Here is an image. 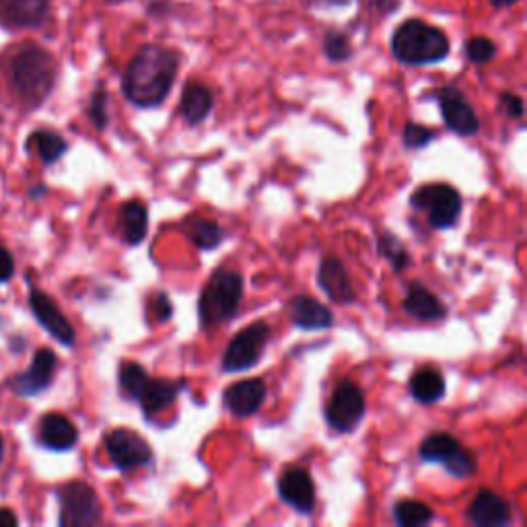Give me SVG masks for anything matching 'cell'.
<instances>
[{
    "label": "cell",
    "mask_w": 527,
    "mask_h": 527,
    "mask_svg": "<svg viewBox=\"0 0 527 527\" xmlns=\"http://www.w3.org/2000/svg\"><path fill=\"white\" fill-rule=\"evenodd\" d=\"M178 66L180 56L173 50L159 44L143 46L124 70V97L140 110L159 108L173 89Z\"/></svg>",
    "instance_id": "obj_1"
},
{
    "label": "cell",
    "mask_w": 527,
    "mask_h": 527,
    "mask_svg": "<svg viewBox=\"0 0 527 527\" xmlns=\"http://www.w3.org/2000/svg\"><path fill=\"white\" fill-rule=\"evenodd\" d=\"M9 81L13 91L29 108H35L46 101L56 85V60L54 56L38 46L25 44L9 58Z\"/></svg>",
    "instance_id": "obj_2"
},
{
    "label": "cell",
    "mask_w": 527,
    "mask_h": 527,
    "mask_svg": "<svg viewBox=\"0 0 527 527\" xmlns=\"http://www.w3.org/2000/svg\"><path fill=\"white\" fill-rule=\"evenodd\" d=\"M451 52L447 35L420 19L404 21L392 35V54L408 66H427L445 60Z\"/></svg>",
    "instance_id": "obj_3"
},
{
    "label": "cell",
    "mask_w": 527,
    "mask_h": 527,
    "mask_svg": "<svg viewBox=\"0 0 527 527\" xmlns=\"http://www.w3.org/2000/svg\"><path fill=\"white\" fill-rule=\"evenodd\" d=\"M243 287V276L233 268H217L210 274L198 299L200 326L210 330L235 320L243 301Z\"/></svg>",
    "instance_id": "obj_4"
},
{
    "label": "cell",
    "mask_w": 527,
    "mask_h": 527,
    "mask_svg": "<svg viewBox=\"0 0 527 527\" xmlns=\"http://www.w3.org/2000/svg\"><path fill=\"white\" fill-rule=\"evenodd\" d=\"M410 206L427 215L433 229H451L462 217V194L449 184H425L410 196Z\"/></svg>",
    "instance_id": "obj_5"
},
{
    "label": "cell",
    "mask_w": 527,
    "mask_h": 527,
    "mask_svg": "<svg viewBox=\"0 0 527 527\" xmlns=\"http://www.w3.org/2000/svg\"><path fill=\"white\" fill-rule=\"evenodd\" d=\"M418 458L425 464L443 466L453 478L468 480L478 472L474 455L449 433H433L418 447Z\"/></svg>",
    "instance_id": "obj_6"
},
{
    "label": "cell",
    "mask_w": 527,
    "mask_h": 527,
    "mask_svg": "<svg viewBox=\"0 0 527 527\" xmlns=\"http://www.w3.org/2000/svg\"><path fill=\"white\" fill-rule=\"evenodd\" d=\"M270 340V326L262 320L239 330L227 344L223 353V371L241 373L256 367L264 355V348Z\"/></svg>",
    "instance_id": "obj_7"
},
{
    "label": "cell",
    "mask_w": 527,
    "mask_h": 527,
    "mask_svg": "<svg viewBox=\"0 0 527 527\" xmlns=\"http://www.w3.org/2000/svg\"><path fill=\"white\" fill-rule=\"evenodd\" d=\"M367 400L365 392L355 381L342 379L326 404V423L332 431L344 435L353 433L365 416Z\"/></svg>",
    "instance_id": "obj_8"
},
{
    "label": "cell",
    "mask_w": 527,
    "mask_h": 527,
    "mask_svg": "<svg viewBox=\"0 0 527 527\" xmlns=\"http://www.w3.org/2000/svg\"><path fill=\"white\" fill-rule=\"evenodd\" d=\"M60 525L93 527L101 523L103 511L95 490L85 482H68L58 490Z\"/></svg>",
    "instance_id": "obj_9"
},
{
    "label": "cell",
    "mask_w": 527,
    "mask_h": 527,
    "mask_svg": "<svg viewBox=\"0 0 527 527\" xmlns=\"http://www.w3.org/2000/svg\"><path fill=\"white\" fill-rule=\"evenodd\" d=\"M103 443L105 449H108L112 464L124 474L140 468H149L155 462L153 447L132 429H114L112 433L105 435Z\"/></svg>",
    "instance_id": "obj_10"
},
{
    "label": "cell",
    "mask_w": 527,
    "mask_h": 527,
    "mask_svg": "<svg viewBox=\"0 0 527 527\" xmlns=\"http://www.w3.org/2000/svg\"><path fill=\"white\" fill-rule=\"evenodd\" d=\"M435 99L439 103L441 118L445 126L458 136H476L480 132V118L472 103L466 99V95L458 87H441L435 93Z\"/></svg>",
    "instance_id": "obj_11"
},
{
    "label": "cell",
    "mask_w": 527,
    "mask_h": 527,
    "mask_svg": "<svg viewBox=\"0 0 527 527\" xmlns=\"http://www.w3.org/2000/svg\"><path fill=\"white\" fill-rule=\"evenodd\" d=\"M50 13V0H0V29L9 33L42 29Z\"/></svg>",
    "instance_id": "obj_12"
},
{
    "label": "cell",
    "mask_w": 527,
    "mask_h": 527,
    "mask_svg": "<svg viewBox=\"0 0 527 527\" xmlns=\"http://www.w3.org/2000/svg\"><path fill=\"white\" fill-rule=\"evenodd\" d=\"M276 493L280 501L301 515H311L315 511V505H318V499H315V482L311 474L301 466L287 468L278 476Z\"/></svg>",
    "instance_id": "obj_13"
},
{
    "label": "cell",
    "mask_w": 527,
    "mask_h": 527,
    "mask_svg": "<svg viewBox=\"0 0 527 527\" xmlns=\"http://www.w3.org/2000/svg\"><path fill=\"white\" fill-rule=\"evenodd\" d=\"M266 394L268 385L262 377L241 379L223 392V406L237 418H250L264 406Z\"/></svg>",
    "instance_id": "obj_14"
},
{
    "label": "cell",
    "mask_w": 527,
    "mask_h": 527,
    "mask_svg": "<svg viewBox=\"0 0 527 527\" xmlns=\"http://www.w3.org/2000/svg\"><path fill=\"white\" fill-rule=\"evenodd\" d=\"M466 517L474 527H507L513 521V509L495 490L482 488L474 495Z\"/></svg>",
    "instance_id": "obj_15"
},
{
    "label": "cell",
    "mask_w": 527,
    "mask_h": 527,
    "mask_svg": "<svg viewBox=\"0 0 527 527\" xmlns=\"http://www.w3.org/2000/svg\"><path fill=\"white\" fill-rule=\"evenodd\" d=\"M29 303H31L35 320H38L46 328V332L54 340H58L64 346H73L75 344L77 334H75L73 324L66 320V315L58 309V305L44 291L31 289Z\"/></svg>",
    "instance_id": "obj_16"
},
{
    "label": "cell",
    "mask_w": 527,
    "mask_h": 527,
    "mask_svg": "<svg viewBox=\"0 0 527 527\" xmlns=\"http://www.w3.org/2000/svg\"><path fill=\"white\" fill-rule=\"evenodd\" d=\"M318 285L338 305H350L357 301L353 280H350V274L340 258H322L318 268Z\"/></svg>",
    "instance_id": "obj_17"
},
{
    "label": "cell",
    "mask_w": 527,
    "mask_h": 527,
    "mask_svg": "<svg viewBox=\"0 0 527 527\" xmlns=\"http://www.w3.org/2000/svg\"><path fill=\"white\" fill-rule=\"evenodd\" d=\"M188 388V381H178V379H155L149 377V381L145 383L143 392L138 394L136 402L140 404V410L145 412L147 418H153L161 412H165L167 408H171L175 404V400L180 398L182 390Z\"/></svg>",
    "instance_id": "obj_18"
},
{
    "label": "cell",
    "mask_w": 527,
    "mask_h": 527,
    "mask_svg": "<svg viewBox=\"0 0 527 527\" xmlns=\"http://www.w3.org/2000/svg\"><path fill=\"white\" fill-rule=\"evenodd\" d=\"M56 367H58V359L54 355V350L50 348L38 350V355H35L31 367L25 373L17 375L15 379L17 394L31 398V396H38L46 388H50Z\"/></svg>",
    "instance_id": "obj_19"
},
{
    "label": "cell",
    "mask_w": 527,
    "mask_h": 527,
    "mask_svg": "<svg viewBox=\"0 0 527 527\" xmlns=\"http://www.w3.org/2000/svg\"><path fill=\"white\" fill-rule=\"evenodd\" d=\"M289 318L295 328L311 330H328L334 326V313L322 301L309 295H295L289 303Z\"/></svg>",
    "instance_id": "obj_20"
},
{
    "label": "cell",
    "mask_w": 527,
    "mask_h": 527,
    "mask_svg": "<svg viewBox=\"0 0 527 527\" xmlns=\"http://www.w3.org/2000/svg\"><path fill=\"white\" fill-rule=\"evenodd\" d=\"M402 307L410 318L420 322H439L447 318V305L441 303V299L433 291H429L423 283L408 285Z\"/></svg>",
    "instance_id": "obj_21"
},
{
    "label": "cell",
    "mask_w": 527,
    "mask_h": 527,
    "mask_svg": "<svg viewBox=\"0 0 527 527\" xmlns=\"http://www.w3.org/2000/svg\"><path fill=\"white\" fill-rule=\"evenodd\" d=\"M40 441L44 447L54 451H68L73 449L79 441V429L70 418L58 412H50L42 418L40 423Z\"/></svg>",
    "instance_id": "obj_22"
},
{
    "label": "cell",
    "mask_w": 527,
    "mask_h": 527,
    "mask_svg": "<svg viewBox=\"0 0 527 527\" xmlns=\"http://www.w3.org/2000/svg\"><path fill=\"white\" fill-rule=\"evenodd\" d=\"M215 108V95L204 83L190 81L180 99V116L188 126H200Z\"/></svg>",
    "instance_id": "obj_23"
},
{
    "label": "cell",
    "mask_w": 527,
    "mask_h": 527,
    "mask_svg": "<svg viewBox=\"0 0 527 527\" xmlns=\"http://www.w3.org/2000/svg\"><path fill=\"white\" fill-rule=\"evenodd\" d=\"M149 231V210L140 200H128L120 208V233L126 245H140Z\"/></svg>",
    "instance_id": "obj_24"
},
{
    "label": "cell",
    "mask_w": 527,
    "mask_h": 527,
    "mask_svg": "<svg viewBox=\"0 0 527 527\" xmlns=\"http://www.w3.org/2000/svg\"><path fill=\"white\" fill-rule=\"evenodd\" d=\"M410 394L416 402L420 404H437L439 400H443L445 396V377L439 369L435 367H425V369H418L412 377H410Z\"/></svg>",
    "instance_id": "obj_25"
},
{
    "label": "cell",
    "mask_w": 527,
    "mask_h": 527,
    "mask_svg": "<svg viewBox=\"0 0 527 527\" xmlns=\"http://www.w3.org/2000/svg\"><path fill=\"white\" fill-rule=\"evenodd\" d=\"M184 227H186V235L190 237V241L196 245L198 250H204V252L217 250L227 237L225 229L213 219L190 217Z\"/></svg>",
    "instance_id": "obj_26"
},
{
    "label": "cell",
    "mask_w": 527,
    "mask_h": 527,
    "mask_svg": "<svg viewBox=\"0 0 527 527\" xmlns=\"http://www.w3.org/2000/svg\"><path fill=\"white\" fill-rule=\"evenodd\" d=\"M377 252L392 264L396 272H404L412 264V258L402 239L385 229L377 231Z\"/></svg>",
    "instance_id": "obj_27"
},
{
    "label": "cell",
    "mask_w": 527,
    "mask_h": 527,
    "mask_svg": "<svg viewBox=\"0 0 527 527\" xmlns=\"http://www.w3.org/2000/svg\"><path fill=\"white\" fill-rule=\"evenodd\" d=\"M435 519V511L423 503V501H412L404 499L394 505V521L400 527H420L429 525Z\"/></svg>",
    "instance_id": "obj_28"
},
{
    "label": "cell",
    "mask_w": 527,
    "mask_h": 527,
    "mask_svg": "<svg viewBox=\"0 0 527 527\" xmlns=\"http://www.w3.org/2000/svg\"><path fill=\"white\" fill-rule=\"evenodd\" d=\"M149 373L147 369L136 363V361H122L120 365V373H118V379H120V390L122 394L128 398V400H134L138 398V394L143 392L145 383L149 381Z\"/></svg>",
    "instance_id": "obj_29"
},
{
    "label": "cell",
    "mask_w": 527,
    "mask_h": 527,
    "mask_svg": "<svg viewBox=\"0 0 527 527\" xmlns=\"http://www.w3.org/2000/svg\"><path fill=\"white\" fill-rule=\"evenodd\" d=\"M29 145H35V149H38L40 159L46 165L58 161L66 153V149H68L66 140L58 132H54V130H38V132H35L29 138Z\"/></svg>",
    "instance_id": "obj_30"
},
{
    "label": "cell",
    "mask_w": 527,
    "mask_h": 527,
    "mask_svg": "<svg viewBox=\"0 0 527 527\" xmlns=\"http://www.w3.org/2000/svg\"><path fill=\"white\" fill-rule=\"evenodd\" d=\"M324 54L330 62L338 64V62H346V60L353 58L355 48L344 33L330 31V33H326V38H324Z\"/></svg>",
    "instance_id": "obj_31"
},
{
    "label": "cell",
    "mask_w": 527,
    "mask_h": 527,
    "mask_svg": "<svg viewBox=\"0 0 527 527\" xmlns=\"http://www.w3.org/2000/svg\"><path fill=\"white\" fill-rule=\"evenodd\" d=\"M437 138V130L423 126V124H416V122H408L404 126V145L410 151H420L425 149L427 145H431L433 140Z\"/></svg>",
    "instance_id": "obj_32"
},
{
    "label": "cell",
    "mask_w": 527,
    "mask_h": 527,
    "mask_svg": "<svg viewBox=\"0 0 527 527\" xmlns=\"http://www.w3.org/2000/svg\"><path fill=\"white\" fill-rule=\"evenodd\" d=\"M108 91H105L103 85H99L93 95H91V101H89V120L93 122V126L97 130H105V126H108L110 122V116H108Z\"/></svg>",
    "instance_id": "obj_33"
},
{
    "label": "cell",
    "mask_w": 527,
    "mask_h": 527,
    "mask_svg": "<svg viewBox=\"0 0 527 527\" xmlns=\"http://www.w3.org/2000/svg\"><path fill=\"white\" fill-rule=\"evenodd\" d=\"M466 56L474 64H488L497 56V44L493 40L478 35V38H470L466 44Z\"/></svg>",
    "instance_id": "obj_34"
},
{
    "label": "cell",
    "mask_w": 527,
    "mask_h": 527,
    "mask_svg": "<svg viewBox=\"0 0 527 527\" xmlns=\"http://www.w3.org/2000/svg\"><path fill=\"white\" fill-rule=\"evenodd\" d=\"M147 311H151L153 320L157 324H165V322H169L173 318V303H171V299H169L167 293L159 291V293H155V295L149 297Z\"/></svg>",
    "instance_id": "obj_35"
},
{
    "label": "cell",
    "mask_w": 527,
    "mask_h": 527,
    "mask_svg": "<svg viewBox=\"0 0 527 527\" xmlns=\"http://www.w3.org/2000/svg\"><path fill=\"white\" fill-rule=\"evenodd\" d=\"M501 108H503L505 116H509L513 120H521L523 112H525L523 99L515 93H501Z\"/></svg>",
    "instance_id": "obj_36"
},
{
    "label": "cell",
    "mask_w": 527,
    "mask_h": 527,
    "mask_svg": "<svg viewBox=\"0 0 527 527\" xmlns=\"http://www.w3.org/2000/svg\"><path fill=\"white\" fill-rule=\"evenodd\" d=\"M13 274H15L13 256L5 248H0V283H7V280L13 278Z\"/></svg>",
    "instance_id": "obj_37"
},
{
    "label": "cell",
    "mask_w": 527,
    "mask_h": 527,
    "mask_svg": "<svg viewBox=\"0 0 527 527\" xmlns=\"http://www.w3.org/2000/svg\"><path fill=\"white\" fill-rule=\"evenodd\" d=\"M369 5H371V9L379 11L381 15H390V13L398 11L400 0H369Z\"/></svg>",
    "instance_id": "obj_38"
},
{
    "label": "cell",
    "mask_w": 527,
    "mask_h": 527,
    "mask_svg": "<svg viewBox=\"0 0 527 527\" xmlns=\"http://www.w3.org/2000/svg\"><path fill=\"white\" fill-rule=\"evenodd\" d=\"M311 7H344L353 0H307Z\"/></svg>",
    "instance_id": "obj_39"
},
{
    "label": "cell",
    "mask_w": 527,
    "mask_h": 527,
    "mask_svg": "<svg viewBox=\"0 0 527 527\" xmlns=\"http://www.w3.org/2000/svg\"><path fill=\"white\" fill-rule=\"evenodd\" d=\"M0 525H17V517L11 509H0Z\"/></svg>",
    "instance_id": "obj_40"
},
{
    "label": "cell",
    "mask_w": 527,
    "mask_h": 527,
    "mask_svg": "<svg viewBox=\"0 0 527 527\" xmlns=\"http://www.w3.org/2000/svg\"><path fill=\"white\" fill-rule=\"evenodd\" d=\"M517 3L519 0H490V5H493L495 9H507V7H513Z\"/></svg>",
    "instance_id": "obj_41"
},
{
    "label": "cell",
    "mask_w": 527,
    "mask_h": 527,
    "mask_svg": "<svg viewBox=\"0 0 527 527\" xmlns=\"http://www.w3.org/2000/svg\"><path fill=\"white\" fill-rule=\"evenodd\" d=\"M0 460H3V437H0Z\"/></svg>",
    "instance_id": "obj_42"
}]
</instances>
